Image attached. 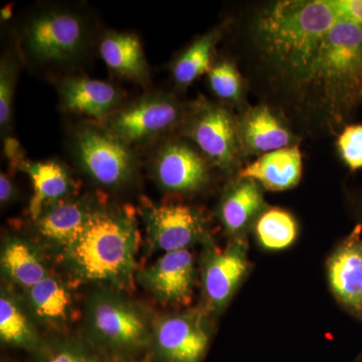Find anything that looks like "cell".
I'll use <instances>...</instances> for the list:
<instances>
[{
  "label": "cell",
  "instance_id": "603a6c76",
  "mask_svg": "<svg viewBox=\"0 0 362 362\" xmlns=\"http://www.w3.org/2000/svg\"><path fill=\"white\" fill-rule=\"evenodd\" d=\"M265 206L261 185L252 180L239 178L223 194L218 216L226 232L238 238L265 211Z\"/></svg>",
  "mask_w": 362,
  "mask_h": 362
},
{
  "label": "cell",
  "instance_id": "8992f818",
  "mask_svg": "<svg viewBox=\"0 0 362 362\" xmlns=\"http://www.w3.org/2000/svg\"><path fill=\"white\" fill-rule=\"evenodd\" d=\"M71 149L78 168L99 187L120 189L137 175L138 159L133 147L104 125H78L71 136Z\"/></svg>",
  "mask_w": 362,
  "mask_h": 362
},
{
  "label": "cell",
  "instance_id": "52a82bcc",
  "mask_svg": "<svg viewBox=\"0 0 362 362\" xmlns=\"http://www.w3.org/2000/svg\"><path fill=\"white\" fill-rule=\"evenodd\" d=\"M185 117V109L175 97L153 93L121 106L104 126L133 147L153 141L175 130Z\"/></svg>",
  "mask_w": 362,
  "mask_h": 362
},
{
  "label": "cell",
  "instance_id": "5bb4252c",
  "mask_svg": "<svg viewBox=\"0 0 362 362\" xmlns=\"http://www.w3.org/2000/svg\"><path fill=\"white\" fill-rule=\"evenodd\" d=\"M194 259L189 250L165 252L140 271L138 282L163 304L182 306L194 294Z\"/></svg>",
  "mask_w": 362,
  "mask_h": 362
},
{
  "label": "cell",
  "instance_id": "9c48e42d",
  "mask_svg": "<svg viewBox=\"0 0 362 362\" xmlns=\"http://www.w3.org/2000/svg\"><path fill=\"white\" fill-rule=\"evenodd\" d=\"M140 214L150 245L164 254L188 250L207 239L206 220L194 207L146 202Z\"/></svg>",
  "mask_w": 362,
  "mask_h": 362
},
{
  "label": "cell",
  "instance_id": "e575fe53",
  "mask_svg": "<svg viewBox=\"0 0 362 362\" xmlns=\"http://www.w3.org/2000/svg\"><path fill=\"white\" fill-rule=\"evenodd\" d=\"M352 362H362V350L361 354H359L358 356L356 357V359H354V361Z\"/></svg>",
  "mask_w": 362,
  "mask_h": 362
},
{
  "label": "cell",
  "instance_id": "30bf717a",
  "mask_svg": "<svg viewBox=\"0 0 362 362\" xmlns=\"http://www.w3.org/2000/svg\"><path fill=\"white\" fill-rule=\"evenodd\" d=\"M209 344V329L199 314H170L154 320L151 346L162 362H202Z\"/></svg>",
  "mask_w": 362,
  "mask_h": 362
},
{
  "label": "cell",
  "instance_id": "9a60e30c",
  "mask_svg": "<svg viewBox=\"0 0 362 362\" xmlns=\"http://www.w3.org/2000/svg\"><path fill=\"white\" fill-rule=\"evenodd\" d=\"M100 202L92 197H71L45 207L33 218L35 237L45 247L63 252L78 237Z\"/></svg>",
  "mask_w": 362,
  "mask_h": 362
},
{
  "label": "cell",
  "instance_id": "ffe728a7",
  "mask_svg": "<svg viewBox=\"0 0 362 362\" xmlns=\"http://www.w3.org/2000/svg\"><path fill=\"white\" fill-rule=\"evenodd\" d=\"M303 156L298 145L261 156L239 173V178L252 180L272 190L283 192L296 187L302 176Z\"/></svg>",
  "mask_w": 362,
  "mask_h": 362
},
{
  "label": "cell",
  "instance_id": "f1b7e54d",
  "mask_svg": "<svg viewBox=\"0 0 362 362\" xmlns=\"http://www.w3.org/2000/svg\"><path fill=\"white\" fill-rule=\"evenodd\" d=\"M37 354V362H101L90 347L74 339L44 344Z\"/></svg>",
  "mask_w": 362,
  "mask_h": 362
},
{
  "label": "cell",
  "instance_id": "7402d4cb",
  "mask_svg": "<svg viewBox=\"0 0 362 362\" xmlns=\"http://www.w3.org/2000/svg\"><path fill=\"white\" fill-rule=\"evenodd\" d=\"M99 52L107 66L138 84L149 82V66L141 42L129 33L108 32L100 40Z\"/></svg>",
  "mask_w": 362,
  "mask_h": 362
},
{
  "label": "cell",
  "instance_id": "83f0119b",
  "mask_svg": "<svg viewBox=\"0 0 362 362\" xmlns=\"http://www.w3.org/2000/svg\"><path fill=\"white\" fill-rule=\"evenodd\" d=\"M209 87L220 99L239 103L243 97L242 77L230 62H221L209 71Z\"/></svg>",
  "mask_w": 362,
  "mask_h": 362
},
{
  "label": "cell",
  "instance_id": "d590c367",
  "mask_svg": "<svg viewBox=\"0 0 362 362\" xmlns=\"http://www.w3.org/2000/svg\"><path fill=\"white\" fill-rule=\"evenodd\" d=\"M117 362H140V361H131V359L121 358L120 361H118Z\"/></svg>",
  "mask_w": 362,
  "mask_h": 362
},
{
  "label": "cell",
  "instance_id": "f546056e",
  "mask_svg": "<svg viewBox=\"0 0 362 362\" xmlns=\"http://www.w3.org/2000/svg\"><path fill=\"white\" fill-rule=\"evenodd\" d=\"M342 160L351 170L362 168V125L345 128L337 141Z\"/></svg>",
  "mask_w": 362,
  "mask_h": 362
},
{
  "label": "cell",
  "instance_id": "1f68e13d",
  "mask_svg": "<svg viewBox=\"0 0 362 362\" xmlns=\"http://www.w3.org/2000/svg\"><path fill=\"white\" fill-rule=\"evenodd\" d=\"M16 188L11 178L6 173L0 175V204L2 206H7L16 199Z\"/></svg>",
  "mask_w": 362,
  "mask_h": 362
},
{
  "label": "cell",
  "instance_id": "7c38bea8",
  "mask_svg": "<svg viewBox=\"0 0 362 362\" xmlns=\"http://www.w3.org/2000/svg\"><path fill=\"white\" fill-rule=\"evenodd\" d=\"M328 282L338 303L362 323V225L340 242L327 262Z\"/></svg>",
  "mask_w": 362,
  "mask_h": 362
},
{
  "label": "cell",
  "instance_id": "ba28073f",
  "mask_svg": "<svg viewBox=\"0 0 362 362\" xmlns=\"http://www.w3.org/2000/svg\"><path fill=\"white\" fill-rule=\"evenodd\" d=\"M187 133L209 163L230 171L243 152L239 121L221 105L202 103L190 114Z\"/></svg>",
  "mask_w": 362,
  "mask_h": 362
},
{
  "label": "cell",
  "instance_id": "2e32d148",
  "mask_svg": "<svg viewBox=\"0 0 362 362\" xmlns=\"http://www.w3.org/2000/svg\"><path fill=\"white\" fill-rule=\"evenodd\" d=\"M59 97L63 110L104 123L122 106L123 99L121 90L111 83L85 76L64 78L59 84Z\"/></svg>",
  "mask_w": 362,
  "mask_h": 362
},
{
  "label": "cell",
  "instance_id": "cb8c5ba5",
  "mask_svg": "<svg viewBox=\"0 0 362 362\" xmlns=\"http://www.w3.org/2000/svg\"><path fill=\"white\" fill-rule=\"evenodd\" d=\"M25 302L7 289L0 294V339L8 346L37 354L44 346Z\"/></svg>",
  "mask_w": 362,
  "mask_h": 362
},
{
  "label": "cell",
  "instance_id": "d6986e66",
  "mask_svg": "<svg viewBox=\"0 0 362 362\" xmlns=\"http://www.w3.org/2000/svg\"><path fill=\"white\" fill-rule=\"evenodd\" d=\"M32 181L33 195L30 201L32 218L45 207L74 197L76 183L65 164L57 160H25L20 169Z\"/></svg>",
  "mask_w": 362,
  "mask_h": 362
},
{
  "label": "cell",
  "instance_id": "4dcf8cb0",
  "mask_svg": "<svg viewBox=\"0 0 362 362\" xmlns=\"http://www.w3.org/2000/svg\"><path fill=\"white\" fill-rule=\"evenodd\" d=\"M339 21L362 25V0H330Z\"/></svg>",
  "mask_w": 362,
  "mask_h": 362
},
{
  "label": "cell",
  "instance_id": "6da1fadb",
  "mask_svg": "<svg viewBox=\"0 0 362 362\" xmlns=\"http://www.w3.org/2000/svg\"><path fill=\"white\" fill-rule=\"evenodd\" d=\"M138 246L134 216L127 209L100 202L62 257L76 282L123 291L132 286Z\"/></svg>",
  "mask_w": 362,
  "mask_h": 362
},
{
  "label": "cell",
  "instance_id": "d6a6232c",
  "mask_svg": "<svg viewBox=\"0 0 362 362\" xmlns=\"http://www.w3.org/2000/svg\"><path fill=\"white\" fill-rule=\"evenodd\" d=\"M4 148H6L4 150H6V156L11 159V163L20 168L21 164L25 160L21 157V144L18 142V140L13 139V138L6 140Z\"/></svg>",
  "mask_w": 362,
  "mask_h": 362
},
{
  "label": "cell",
  "instance_id": "4fadbf2b",
  "mask_svg": "<svg viewBox=\"0 0 362 362\" xmlns=\"http://www.w3.org/2000/svg\"><path fill=\"white\" fill-rule=\"evenodd\" d=\"M247 243L235 238L225 250L211 247L202 266V289L207 306L218 311L228 304L247 271Z\"/></svg>",
  "mask_w": 362,
  "mask_h": 362
},
{
  "label": "cell",
  "instance_id": "5b68a950",
  "mask_svg": "<svg viewBox=\"0 0 362 362\" xmlns=\"http://www.w3.org/2000/svg\"><path fill=\"white\" fill-rule=\"evenodd\" d=\"M90 40L89 21L69 7H45L21 26L23 52L37 65L64 66L78 61L87 52Z\"/></svg>",
  "mask_w": 362,
  "mask_h": 362
},
{
  "label": "cell",
  "instance_id": "7a4b0ae2",
  "mask_svg": "<svg viewBox=\"0 0 362 362\" xmlns=\"http://www.w3.org/2000/svg\"><path fill=\"white\" fill-rule=\"evenodd\" d=\"M339 21L330 0H284L266 6L257 40L272 68L300 87L326 35Z\"/></svg>",
  "mask_w": 362,
  "mask_h": 362
},
{
  "label": "cell",
  "instance_id": "e0dca14e",
  "mask_svg": "<svg viewBox=\"0 0 362 362\" xmlns=\"http://www.w3.org/2000/svg\"><path fill=\"white\" fill-rule=\"evenodd\" d=\"M23 300L35 322L51 329L66 327L75 315V298L71 288L52 274L25 290Z\"/></svg>",
  "mask_w": 362,
  "mask_h": 362
},
{
  "label": "cell",
  "instance_id": "836d02e7",
  "mask_svg": "<svg viewBox=\"0 0 362 362\" xmlns=\"http://www.w3.org/2000/svg\"><path fill=\"white\" fill-rule=\"evenodd\" d=\"M11 13H13L11 6L4 7V8L1 9V20H8L11 16Z\"/></svg>",
  "mask_w": 362,
  "mask_h": 362
},
{
  "label": "cell",
  "instance_id": "8fae6325",
  "mask_svg": "<svg viewBox=\"0 0 362 362\" xmlns=\"http://www.w3.org/2000/svg\"><path fill=\"white\" fill-rule=\"evenodd\" d=\"M209 162L187 143L170 140L157 150L152 173L159 187L173 194H192L209 181Z\"/></svg>",
  "mask_w": 362,
  "mask_h": 362
},
{
  "label": "cell",
  "instance_id": "4316f807",
  "mask_svg": "<svg viewBox=\"0 0 362 362\" xmlns=\"http://www.w3.org/2000/svg\"><path fill=\"white\" fill-rule=\"evenodd\" d=\"M18 69V59L13 52H6L0 61V129L2 134H7V131L11 129Z\"/></svg>",
  "mask_w": 362,
  "mask_h": 362
},
{
  "label": "cell",
  "instance_id": "ac0fdd59",
  "mask_svg": "<svg viewBox=\"0 0 362 362\" xmlns=\"http://www.w3.org/2000/svg\"><path fill=\"white\" fill-rule=\"evenodd\" d=\"M240 145L245 154H264L293 146L291 131L265 105L247 110L239 121Z\"/></svg>",
  "mask_w": 362,
  "mask_h": 362
},
{
  "label": "cell",
  "instance_id": "44dd1931",
  "mask_svg": "<svg viewBox=\"0 0 362 362\" xmlns=\"http://www.w3.org/2000/svg\"><path fill=\"white\" fill-rule=\"evenodd\" d=\"M0 267L6 280L25 291L51 274L37 245L18 235L4 240Z\"/></svg>",
  "mask_w": 362,
  "mask_h": 362
},
{
  "label": "cell",
  "instance_id": "277c9868",
  "mask_svg": "<svg viewBox=\"0 0 362 362\" xmlns=\"http://www.w3.org/2000/svg\"><path fill=\"white\" fill-rule=\"evenodd\" d=\"M85 319L88 339L102 351L128 356L151 345L154 321L118 290L95 292L86 306Z\"/></svg>",
  "mask_w": 362,
  "mask_h": 362
},
{
  "label": "cell",
  "instance_id": "d4e9b609",
  "mask_svg": "<svg viewBox=\"0 0 362 362\" xmlns=\"http://www.w3.org/2000/svg\"><path fill=\"white\" fill-rule=\"evenodd\" d=\"M220 37V28H214L195 40L175 59L171 71L178 87H188L213 68L214 47Z\"/></svg>",
  "mask_w": 362,
  "mask_h": 362
},
{
  "label": "cell",
  "instance_id": "3957f363",
  "mask_svg": "<svg viewBox=\"0 0 362 362\" xmlns=\"http://www.w3.org/2000/svg\"><path fill=\"white\" fill-rule=\"evenodd\" d=\"M337 115L362 94V25L338 21L326 35L300 85Z\"/></svg>",
  "mask_w": 362,
  "mask_h": 362
},
{
  "label": "cell",
  "instance_id": "484cf974",
  "mask_svg": "<svg viewBox=\"0 0 362 362\" xmlns=\"http://www.w3.org/2000/svg\"><path fill=\"white\" fill-rule=\"evenodd\" d=\"M255 232L262 247L279 251L289 247L296 240L297 221L285 209H266L256 220Z\"/></svg>",
  "mask_w": 362,
  "mask_h": 362
}]
</instances>
